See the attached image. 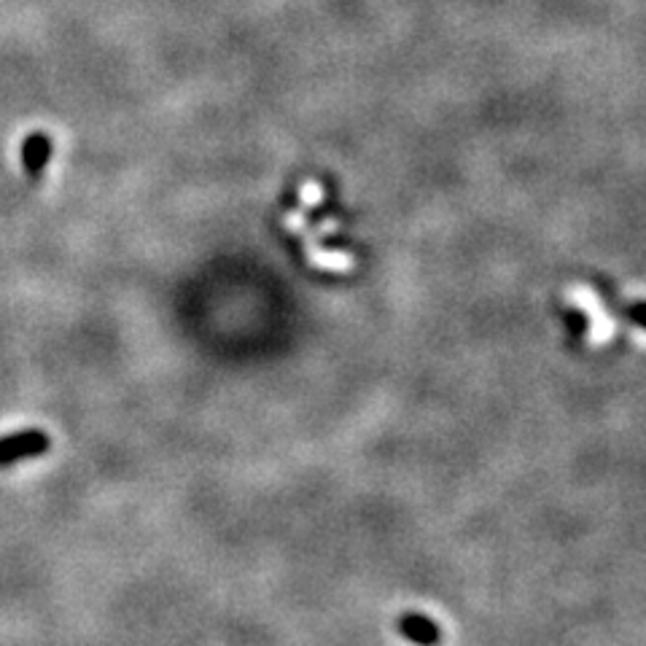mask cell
Returning <instances> with one entry per match:
<instances>
[{"mask_svg": "<svg viewBox=\"0 0 646 646\" xmlns=\"http://www.w3.org/2000/svg\"><path fill=\"white\" fill-rule=\"evenodd\" d=\"M49 436L38 428H30V431H19V434H12V436H4L0 439V466H9V464H17L22 458H35V456H43L49 450Z\"/></svg>", "mask_w": 646, "mask_h": 646, "instance_id": "1", "label": "cell"}, {"mask_svg": "<svg viewBox=\"0 0 646 646\" xmlns=\"http://www.w3.org/2000/svg\"><path fill=\"white\" fill-rule=\"evenodd\" d=\"M399 630L404 638L420 643V646H436L439 643V627L434 619L423 617V614H404L399 619Z\"/></svg>", "mask_w": 646, "mask_h": 646, "instance_id": "2", "label": "cell"}, {"mask_svg": "<svg viewBox=\"0 0 646 646\" xmlns=\"http://www.w3.org/2000/svg\"><path fill=\"white\" fill-rule=\"evenodd\" d=\"M25 165H27V170H41L43 165H46V159H49V141L46 138H41V135H35V138H30L27 143H25Z\"/></svg>", "mask_w": 646, "mask_h": 646, "instance_id": "3", "label": "cell"}, {"mask_svg": "<svg viewBox=\"0 0 646 646\" xmlns=\"http://www.w3.org/2000/svg\"><path fill=\"white\" fill-rule=\"evenodd\" d=\"M630 318L638 323V327H643V329H646V302L633 304V307H630Z\"/></svg>", "mask_w": 646, "mask_h": 646, "instance_id": "4", "label": "cell"}]
</instances>
